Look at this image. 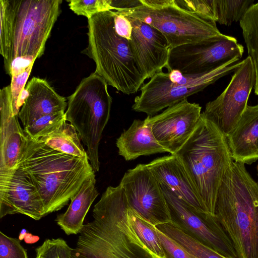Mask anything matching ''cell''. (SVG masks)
Listing matches in <instances>:
<instances>
[{
	"instance_id": "603a6c76",
	"label": "cell",
	"mask_w": 258,
	"mask_h": 258,
	"mask_svg": "<svg viewBox=\"0 0 258 258\" xmlns=\"http://www.w3.org/2000/svg\"><path fill=\"white\" fill-rule=\"evenodd\" d=\"M0 53L6 73L9 71L13 48L15 1L1 0Z\"/></svg>"
},
{
	"instance_id": "6da1fadb",
	"label": "cell",
	"mask_w": 258,
	"mask_h": 258,
	"mask_svg": "<svg viewBox=\"0 0 258 258\" xmlns=\"http://www.w3.org/2000/svg\"><path fill=\"white\" fill-rule=\"evenodd\" d=\"M128 204L121 185L108 186L84 224L70 258H152L128 216Z\"/></svg>"
},
{
	"instance_id": "ac0fdd59",
	"label": "cell",
	"mask_w": 258,
	"mask_h": 258,
	"mask_svg": "<svg viewBox=\"0 0 258 258\" xmlns=\"http://www.w3.org/2000/svg\"><path fill=\"white\" fill-rule=\"evenodd\" d=\"M26 89L29 96L18 114L24 128L43 116L65 112L66 99L58 94L46 80L33 77Z\"/></svg>"
},
{
	"instance_id": "7a4b0ae2",
	"label": "cell",
	"mask_w": 258,
	"mask_h": 258,
	"mask_svg": "<svg viewBox=\"0 0 258 258\" xmlns=\"http://www.w3.org/2000/svg\"><path fill=\"white\" fill-rule=\"evenodd\" d=\"M19 164L35 185L46 216L67 205L95 173L88 157L63 153L28 136Z\"/></svg>"
},
{
	"instance_id": "ffe728a7",
	"label": "cell",
	"mask_w": 258,
	"mask_h": 258,
	"mask_svg": "<svg viewBox=\"0 0 258 258\" xmlns=\"http://www.w3.org/2000/svg\"><path fill=\"white\" fill-rule=\"evenodd\" d=\"M116 145L119 155L126 161L142 156L168 152L156 139L147 117L143 120L135 119L117 139Z\"/></svg>"
},
{
	"instance_id": "7402d4cb",
	"label": "cell",
	"mask_w": 258,
	"mask_h": 258,
	"mask_svg": "<svg viewBox=\"0 0 258 258\" xmlns=\"http://www.w3.org/2000/svg\"><path fill=\"white\" fill-rule=\"evenodd\" d=\"M75 127L66 121L51 133L36 140L63 153L79 157H88Z\"/></svg>"
},
{
	"instance_id": "44dd1931",
	"label": "cell",
	"mask_w": 258,
	"mask_h": 258,
	"mask_svg": "<svg viewBox=\"0 0 258 258\" xmlns=\"http://www.w3.org/2000/svg\"><path fill=\"white\" fill-rule=\"evenodd\" d=\"M95 184L94 173L84 182L79 191L72 198L67 211L57 215L55 221L66 235L80 233L85 217L99 195Z\"/></svg>"
},
{
	"instance_id": "3957f363",
	"label": "cell",
	"mask_w": 258,
	"mask_h": 258,
	"mask_svg": "<svg viewBox=\"0 0 258 258\" xmlns=\"http://www.w3.org/2000/svg\"><path fill=\"white\" fill-rule=\"evenodd\" d=\"M215 215L239 258H258V182L233 161L216 199Z\"/></svg>"
},
{
	"instance_id": "ba28073f",
	"label": "cell",
	"mask_w": 258,
	"mask_h": 258,
	"mask_svg": "<svg viewBox=\"0 0 258 258\" xmlns=\"http://www.w3.org/2000/svg\"><path fill=\"white\" fill-rule=\"evenodd\" d=\"M14 1L15 18L11 63L20 56H30L36 59L44 53L46 42L60 14L62 1Z\"/></svg>"
},
{
	"instance_id": "52a82bcc",
	"label": "cell",
	"mask_w": 258,
	"mask_h": 258,
	"mask_svg": "<svg viewBox=\"0 0 258 258\" xmlns=\"http://www.w3.org/2000/svg\"><path fill=\"white\" fill-rule=\"evenodd\" d=\"M239 60L238 57L233 58L214 70L200 74H184L175 70L157 73L140 88L141 93L135 98L132 109L153 116L234 72L241 63Z\"/></svg>"
},
{
	"instance_id": "277c9868",
	"label": "cell",
	"mask_w": 258,
	"mask_h": 258,
	"mask_svg": "<svg viewBox=\"0 0 258 258\" xmlns=\"http://www.w3.org/2000/svg\"><path fill=\"white\" fill-rule=\"evenodd\" d=\"M175 155L208 212L215 215L219 187L233 161L226 136L202 113L194 132Z\"/></svg>"
},
{
	"instance_id": "e575fe53",
	"label": "cell",
	"mask_w": 258,
	"mask_h": 258,
	"mask_svg": "<svg viewBox=\"0 0 258 258\" xmlns=\"http://www.w3.org/2000/svg\"><path fill=\"white\" fill-rule=\"evenodd\" d=\"M36 60L32 56H25L15 58L12 61L7 73L11 78L25 72Z\"/></svg>"
},
{
	"instance_id": "8fae6325",
	"label": "cell",
	"mask_w": 258,
	"mask_h": 258,
	"mask_svg": "<svg viewBox=\"0 0 258 258\" xmlns=\"http://www.w3.org/2000/svg\"><path fill=\"white\" fill-rule=\"evenodd\" d=\"M255 81L254 68L248 56L234 72L227 87L215 99L206 104L202 113L227 136L246 109Z\"/></svg>"
},
{
	"instance_id": "9c48e42d",
	"label": "cell",
	"mask_w": 258,
	"mask_h": 258,
	"mask_svg": "<svg viewBox=\"0 0 258 258\" xmlns=\"http://www.w3.org/2000/svg\"><path fill=\"white\" fill-rule=\"evenodd\" d=\"M171 219L170 224L228 258H239L230 238L215 215L198 210L161 185Z\"/></svg>"
},
{
	"instance_id": "7c38bea8",
	"label": "cell",
	"mask_w": 258,
	"mask_h": 258,
	"mask_svg": "<svg viewBox=\"0 0 258 258\" xmlns=\"http://www.w3.org/2000/svg\"><path fill=\"white\" fill-rule=\"evenodd\" d=\"M120 184L129 207L154 226L171 222L162 187L146 164L128 170Z\"/></svg>"
},
{
	"instance_id": "30bf717a",
	"label": "cell",
	"mask_w": 258,
	"mask_h": 258,
	"mask_svg": "<svg viewBox=\"0 0 258 258\" xmlns=\"http://www.w3.org/2000/svg\"><path fill=\"white\" fill-rule=\"evenodd\" d=\"M243 52V46L235 37L224 34L171 49L167 69L184 74H203L233 58L240 59Z\"/></svg>"
},
{
	"instance_id": "d6986e66",
	"label": "cell",
	"mask_w": 258,
	"mask_h": 258,
	"mask_svg": "<svg viewBox=\"0 0 258 258\" xmlns=\"http://www.w3.org/2000/svg\"><path fill=\"white\" fill-rule=\"evenodd\" d=\"M226 137L234 161L250 164L258 160V104L247 105Z\"/></svg>"
},
{
	"instance_id": "e0dca14e",
	"label": "cell",
	"mask_w": 258,
	"mask_h": 258,
	"mask_svg": "<svg viewBox=\"0 0 258 258\" xmlns=\"http://www.w3.org/2000/svg\"><path fill=\"white\" fill-rule=\"evenodd\" d=\"M161 185L196 209L208 212L182 163L175 155L159 157L146 164Z\"/></svg>"
},
{
	"instance_id": "4dcf8cb0",
	"label": "cell",
	"mask_w": 258,
	"mask_h": 258,
	"mask_svg": "<svg viewBox=\"0 0 258 258\" xmlns=\"http://www.w3.org/2000/svg\"><path fill=\"white\" fill-rule=\"evenodd\" d=\"M0 258H28L27 250L18 238L0 232Z\"/></svg>"
},
{
	"instance_id": "f1b7e54d",
	"label": "cell",
	"mask_w": 258,
	"mask_h": 258,
	"mask_svg": "<svg viewBox=\"0 0 258 258\" xmlns=\"http://www.w3.org/2000/svg\"><path fill=\"white\" fill-rule=\"evenodd\" d=\"M71 249L62 238H48L35 249V258H70Z\"/></svg>"
},
{
	"instance_id": "5b68a950",
	"label": "cell",
	"mask_w": 258,
	"mask_h": 258,
	"mask_svg": "<svg viewBox=\"0 0 258 258\" xmlns=\"http://www.w3.org/2000/svg\"><path fill=\"white\" fill-rule=\"evenodd\" d=\"M113 11L100 12L88 19V46L85 53L96 64L95 72L123 94L136 93L145 79L140 71L129 40L115 31Z\"/></svg>"
},
{
	"instance_id": "4316f807",
	"label": "cell",
	"mask_w": 258,
	"mask_h": 258,
	"mask_svg": "<svg viewBox=\"0 0 258 258\" xmlns=\"http://www.w3.org/2000/svg\"><path fill=\"white\" fill-rule=\"evenodd\" d=\"M253 3V0H215L216 22L230 26L239 22Z\"/></svg>"
},
{
	"instance_id": "1f68e13d",
	"label": "cell",
	"mask_w": 258,
	"mask_h": 258,
	"mask_svg": "<svg viewBox=\"0 0 258 258\" xmlns=\"http://www.w3.org/2000/svg\"><path fill=\"white\" fill-rule=\"evenodd\" d=\"M156 231L167 258H197L174 239L157 228Z\"/></svg>"
},
{
	"instance_id": "5bb4252c",
	"label": "cell",
	"mask_w": 258,
	"mask_h": 258,
	"mask_svg": "<svg viewBox=\"0 0 258 258\" xmlns=\"http://www.w3.org/2000/svg\"><path fill=\"white\" fill-rule=\"evenodd\" d=\"M201 106L185 99L147 118L158 143L175 155L190 138L201 116Z\"/></svg>"
},
{
	"instance_id": "f546056e",
	"label": "cell",
	"mask_w": 258,
	"mask_h": 258,
	"mask_svg": "<svg viewBox=\"0 0 258 258\" xmlns=\"http://www.w3.org/2000/svg\"><path fill=\"white\" fill-rule=\"evenodd\" d=\"M69 3L70 9L75 14L88 19L97 13L113 11L111 0H71Z\"/></svg>"
},
{
	"instance_id": "d590c367",
	"label": "cell",
	"mask_w": 258,
	"mask_h": 258,
	"mask_svg": "<svg viewBox=\"0 0 258 258\" xmlns=\"http://www.w3.org/2000/svg\"><path fill=\"white\" fill-rule=\"evenodd\" d=\"M29 96V92L26 88H24L21 92L18 101V108L20 110V107L23 106L26 99Z\"/></svg>"
},
{
	"instance_id": "d4e9b609",
	"label": "cell",
	"mask_w": 258,
	"mask_h": 258,
	"mask_svg": "<svg viewBox=\"0 0 258 258\" xmlns=\"http://www.w3.org/2000/svg\"><path fill=\"white\" fill-rule=\"evenodd\" d=\"M128 216L137 235L152 258H167L156 226L129 207Z\"/></svg>"
},
{
	"instance_id": "4fadbf2b",
	"label": "cell",
	"mask_w": 258,
	"mask_h": 258,
	"mask_svg": "<svg viewBox=\"0 0 258 258\" xmlns=\"http://www.w3.org/2000/svg\"><path fill=\"white\" fill-rule=\"evenodd\" d=\"M15 214L35 220L46 216L36 186L20 164L15 168L0 171V218Z\"/></svg>"
},
{
	"instance_id": "2e32d148",
	"label": "cell",
	"mask_w": 258,
	"mask_h": 258,
	"mask_svg": "<svg viewBox=\"0 0 258 258\" xmlns=\"http://www.w3.org/2000/svg\"><path fill=\"white\" fill-rule=\"evenodd\" d=\"M0 114V171H3L18 165L27 140L18 115L14 112L10 85L1 90Z\"/></svg>"
},
{
	"instance_id": "836d02e7",
	"label": "cell",
	"mask_w": 258,
	"mask_h": 258,
	"mask_svg": "<svg viewBox=\"0 0 258 258\" xmlns=\"http://www.w3.org/2000/svg\"><path fill=\"white\" fill-rule=\"evenodd\" d=\"M114 12V24L116 32L121 37L130 40L132 32V23L128 18L122 15Z\"/></svg>"
},
{
	"instance_id": "cb8c5ba5",
	"label": "cell",
	"mask_w": 258,
	"mask_h": 258,
	"mask_svg": "<svg viewBox=\"0 0 258 258\" xmlns=\"http://www.w3.org/2000/svg\"><path fill=\"white\" fill-rule=\"evenodd\" d=\"M248 56L254 68L256 81L254 93L258 96V2L253 4L239 21Z\"/></svg>"
},
{
	"instance_id": "484cf974",
	"label": "cell",
	"mask_w": 258,
	"mask_h": 258,
	"mask_svg": "<svg viewBox=\"0 0 258 258\" xmlns=\"http://www.w3.org/2000/svg\"><path fill=\"white\" fill-rule=\"evenodd\" d=\"M156 227L197 258H228L203 244L170 223Z\"/></svg>"
},
{
	"instance_id": "8992f818",
	"label": "cell",
	"mask_w": 258,
	"mask_h": 258,
	"mask_svg": "<svg viewBox=\"0 0 258 258\" xmlns=\"http://www.w3.org/2000/svg\"><path fill=\"white\" fill-rule=\"evenodd\" d=\"M141 5L115 11L158 30L171 49L204 40L222 36L216 23L178 6L175 0H140Z\"/></svg>"
},
{
	"instance_id": "83f0119b",
	"label": "cell",
	"mask_w": 258,
	"mask_h": 258,
	"mask_svg": "<svg viewBox=\"0 0 258 258\" xmlns=\"http://www.w3.org/2000/svg\"><path fill=\"white\" fill-rule=\"evenodd\" d=\"M66 121L65 112H58L43 116L23 130L30 139L36 141L53 132Z\"/></svg>"
},
{
	"instance_id": "9a60e30c",
	"label": "cell",
	"mask_w": 258,
	"mask_h": 258,
	"mask_svg": "<svg viewBox=\"0 0 258 258\" xmlns=\"http://www.w3.org/2000/svg\"><path fill=\"white\" fill-rule=\"evenodd\" d=\"M126 17V16H125ZM133 27L129 43L137 65L145 80L167 68L171 51L164 35L157 29L127 17Z\"/></svg>"
},
{
	"instance_id": "d6a6232c",
	"label": "cell",
	"mask_w": 258,
	"mask_h": 258,
	"mask_svg": "<svg viewBox=\"0 0 258 258\" xmlns=\"http://www.w3.org/2000/svg\"><path fill=\"white\" fill-rule=\"evenodd\" d=\"M33 64L30 66L22 74L13 76L11 78V94L14 112L18 115L19 110L18 108V101L22 91L25 88V86L31 73Z\"/></svg>"
}]
</instances>
